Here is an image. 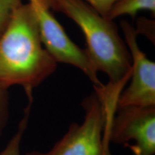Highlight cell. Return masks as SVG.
Segmentation results:
<instances>
[{
	"label": "cell",
	"mask_w": 155,
	"mask_h": 155,
	"mask_svg": "<svg viewBox=\"0 0 155 155\" xmlns=\"http://www.w3.org/2000/svg\"><path fill=\"white\" fill-rule=\"evenodd\" d=\"M42 45L34 9L30 3H22L0 37V86H21L32 96L33 89L57 68Z\"/></svg>",
	"instance_id": "obj_1"
},
{
	"label": "cell",
	"mask_w": 155,
	"mask_h": 155,
	"mask_svg": "<svg viewBox=\"0 0 155 155\" xmlns=\"http://www.w3.org/2000/svg\"><path fill=\"white\" fill-rule=\"evenodd\" d=\"M50 9L63 13L82 30L85 51L95 71L106 73L109 83L126 86L132 72L131 57L113 20L83 0H53Z\"/></svg>",
	"instance_id": "obj_2"
},
{
	"label": "cell",
	"mask_w": 155,
	"mask_h": 155,
	"mask_svg": "<svg viewBox=\"0 0 155 155\" xmlns=\"http://www.w3.org/2000/svg\"><path fill=\"white\" fill-rule=\"evenodd\" d=\"M84 118L73 123L48 152L32 151L25 155H111L106 129L110 123L101 98L94 91L83 99Z\"/></svg>",
	"instance_id": "obj_3"
},
{
	"label": "cell",
	"mask_w": 155,
	"mask_h": 155,
	"mask_svg": "<svg viewBox=\"0 0 155 155\" xmlns=\"http://www.w3.org/2000/svg\"><path fill=\"white\" fill-rule=\"evenodd\" d=\"M29 3L35 14L42 43L56 63L68 64L80 69L94 83V86H101L98 73L92 66L85 50L73 42L50 9L44 7L39 0H29Z\"/></svg>",
	"instance_id": "obj_4"
},
{
	"label": "cell",
	"mask_w": 155,
	"mask_h": 155,
	"mask_svg": "<svg viewBox=\"0 0 155 155\" xmlns=\"http://www.w3.org/2000/svg\"><path fill=\"white\" fill-rule=\"evenodd\" d=\"M109 143L128 146L134 155L155 154V107L118 108L106 129Z\"/></svg>",
	"instance_id": "obj_5"
},
{
	"label": "cell",
	"mask_w": 155,
	"mask_h": 155,
	"mask_svg": "<svg viewBox=\"0 0 155 155\" xmlns=\"http://www.w3.org/2000/svg\"><path fill=\"white\" fill-rule=\"evenodd\" d=\"M124 41L129 50L132 72L129 86L124 88L116 109L128 107H155V63L147 57L137 43V32L127 20L121 22Z\"/></svg>",
	"instance_id": "obj_6"
},
{
	"label": "cell",
	"mask_w": 155,
	"mask_h": 155,
	"mask_svg": "<svg viewBox=\"0 0 155 155\" xmlns=\"http://www.w3.org/2000/svg\"><path fill=\"white\" fill-rule=\"evenodd\" d=\"M141 10H149L154 16L155 0H119L113 6L107 19L114 20L126 15L134 18Z\"/></svg>",
	"instance_id": "obj_7"
},
{
	"label": "cell",
	"mask_w": 155,
	"mask_h": 155,
	"mask_svg": "<svg viewBox=\"0 0 155 155\" xmlns=\"http://www.w3.org/2000/svg\"><path fill=\"white\" fill-rule=\"evenodd\" d=\"M28 105L24 109L22 118L19 121L18 127L4 150L0 152V155H21V143L28 126L33 97H28Z\"/></svg>",
	"instance_id": "obj_8"
},
{
	"label": "cell",
	"mask_w": 155,
	"mask_h": 155,
	"mask_svg": "<svg viewBox=\"0 0 155 155\" xmlns=\"http://www.w3.org/2000/svg\"><path fill=\"white\" fill-rule=\"evenodd\" d=\"M22 0H0V37L5 32L15 9Z\"/></svg>",
	"instance_id": "obj_9"
},
{
	"label": "cell",
	"mask_w": 155,
	"mask_h": 155,
	"mask_svg": "<svg viewBox=\"0 0 155 155\" xmlns=\"http://www.w3.org/2000/svg\"><path fill=\"white\" fill-rule=\"evenodd\" d=\"M9 96L8 89L0 86V135L7 124L9 117Z\"/></svg>",
	"instance_id": "obj_10"
},
{
	"label": "cell",
	"mask_w": 155,
	"mask_h": 155,
	"mask_svg": "<svg viewBox=\"0 0 155 155\" xmlns=\"http://www.w3.org/2000/svg\"><path fill=\"white\" fill-rule=\"evenodd\" d=\"M102 17L107 18L113 6L119 0H83Z\"/></svg>",
	"instance_id": "obj_11"
},
{
	"label": "cell",
	"mask_w": 155,
	"mask_h": 155,
	"mask_svg": "<svg viewBox=\"0 0 155 155\" xmlns=\"http://www.w3.org/2000/svg\"><path fill=\"white\" fill-rule=\"evenodd\" d=\"M39 1L41 2V4L44 7H45L48 9H50L52 2H53V0H39Z\"/></svg>",
	"instance_id": "obj_12"
}]
</instances>
